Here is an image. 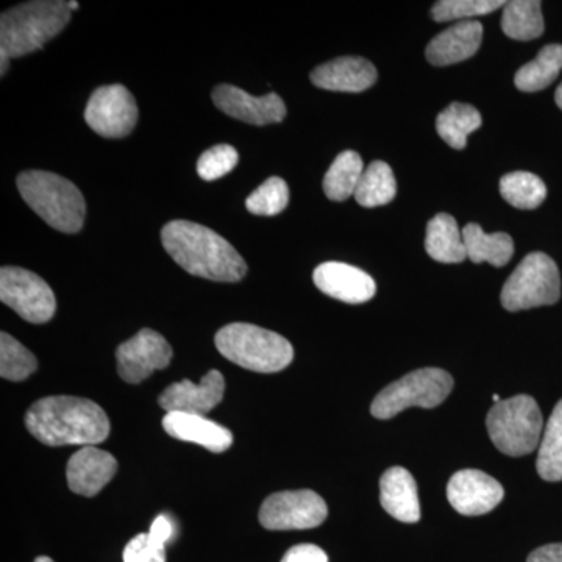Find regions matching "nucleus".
Listing matches in <instances>:
<instances>
[{
  "instance_id": "1",
  "label": "nucleus",
  "mask_w": 562,
  "mask_h": 562,
  "mask_svg": "<svg viewBox=\"0 0 562 562\" xmlns=\"http://www.w3.org/2000/svg\"><path fill=\"white\" fill-rule=\"evenodd\" d=\"M161 243L169 257L194 277L222 283H236L247 273L238 250L216 232L190 221H172L161 231Z\"/></svg>"
},
{
  "instance_id": "2",
  "label": "nucleus",
  "mask_w": 562,
  "mask_h": 562,
  "mask_svg": "<svg viewBox=\"0 0 562 562\" xmlns=\"http://www.w3.org/2000/svg\"><path fill=\"white\" fill-rule=\"evenodd\" d=\"M27 430L44 446H95L110 436L105 412L92 401L52 395L33 403L25 414Z\"/></svg>"
},
{
  "instance_id": "3",
  "label": "nucleus",
  "mask_w": 562,
  "mask_h": 562,
  "mask_svg": "<svg viewBox=\"0 0 562 562\" xmlns=\"http://www.w3.org/2000/svg\"><path fill=\"white\" fill-rule=\"evenodd\" d=\"M70 22L68 2L36 0L3 11L0 18V50L10 58L24 57L60 35Z\"/></svg>"
},
{
  "instance_id": "4",
  "label": "nucleus",
  "mask_w": 562,
  "mask_h": 562,
  "mask_svg": "<svg viewBox=\"0 0 562 562\" xmlns=\"http://www.w3.org/2000/svg\"><path fill=\"white\" fill-rule=\"evenodd\" d=\"M18 190L36 214L61 233H77L85 224L87 203L79 188L54 172L25 171L18 176Z\"/></svg>"
},
{
  "instance_id": "5",
  "label": "nucleus",
  "mask_w": 562,
  "mask_h": 562,
  "mask_svg": "<svg viewBox=\"0 0 562 562\" xmlns=\"http://www.w3.org/2000/svg\"><path fill=\"white\" fill-rule=\"evenodd\" d=\"M214 342L222 357L251 372H280L294 360V349L286 338L244 322L225 325Z\"/></svg>"
},
{
  "instance_id": "6",
  "label": "nucleus",
  "mask_w": 562,
  "mask_h": 562,
  "mask_svg": "<svg viewBox=\"0 0 562 562\" xmlns=\"http://www.w3.org/2000/svg\"><path fill=\"white\" fill-rule=\"evenodd\" d=\"M491 441L508 457H525L539 449L543 419L538 402L530 395H516L495 403L486 417Z\"/></svg>"
},
{
  "instance_id": "7",
  "label": "nucleus",
  "mask_w": 562,
  "mask_h": 562,
  "mask_svg": "<svg viewBox=\"0 0 562 562\" xmlns=\"http://www.w3.org/2000/svg\"><path fill=\"white\" fill-rule=\"evenodd\" d=\"M560 299V271L557 262L542 251L527 255L502 290L503 308L513 313L554 305Z\"/></svg>"
},
{
  "instance_id": "8",
  "label": "nucleus",
  "mask_w": 562,
  "mask_h": 562,
  "mask_svg": "<svg viewBox=\"0 0 562 562\" xmlns=\"http://www.w3.org/2000/svg\"><path fill=\"white\" fill-rule=\"evenodd\" d=\"M452 390L453 379L449 372L438 368L419 369L384 387L372 402L371 413L376 419L387 420L412 406L436 408Z\"/></svg>"
},
{
  "instance_id": "9",
  "label": "nucleus",
  "mask_w": 562,
  "mask_h": 562,
  "mask_svg": "<svg viewBox=\"0 0 562 562\" xmlns=\"http://www.w3.org/2000/svg\"><path fill=\"white\" fill-rule=\"evenodd\" d=\"M0 301L32 324H46L57 312L49 284L36 273L13 266L0 271Z\"/></svg>"
},
{
  "instance_id": "10",
  "label": "nucleus",
  "mask_w": 562,
  "mask_h": 562,
  "mask_svg": "<svg viewBox=\"0 0 562 562\" xmlns=\"http://www.w3.org/2000/svg\"><path fill=\"white\" fill-rule=\"evenodd\" d=\"M327 516V503L308 490L277 492L260 509V522L271 531L310 530L324 524Z\"/></svg>"
},
{
  "instance_id": "11",
  "label": "nucleus",
  "mask_w": 562,
  "mask_h": 562,
  "mask_svg": "<svg viewBox=\"0 0 562 562\" xmlns=\"http://www.w3.org/2000/svg\"><path fill=\"white\" fill-rule=\"evenodd\" d=\"M85 121L103 138H124L138 122L135 98L122 85L98 88L88 101Z\"/></svg>"
},
{
  "instance_id": "12",
  "label": "nucleus",
  "mask_w": 562,
  "mask_h": 562,
  "mask_svg": "<svg viewBox=\"0 0 562 562\" xmlns=\"http://www.w3.org/2000/svg\"><path fill=\"white\" fill-rule=\"evenodd\" d=\"M117 373L125 383L138 384L151 373L168 368L172 349L160 333L143 328L116 350Z\"/></svg>"
},
{
  "instance_id": "13",
  "label": "nucleus",
  "mask_w": 562,
  "mask_h": 562,
  "mask_svg": "<svg viewBox=\"0 0 562 562\" xmlns=\"http://www.w3.org/2000/svg\"><path fill=\"white\" fill-rule=\"evenodd\" d=\"M505 497L497 480L476 469L454 473L447 486L450 505L462 516H482L491 513Z\"/></svg>"
},
{
  "instance_id": "14",
  "label": "nucleus",
  "mask_w": 562,
  "mask_h": 562,
  "mask_svg": "<svg viewBox=\"0 0 562 562\" xmlns=\"http://www.w3.org/2000/svg\"><path fill=\"white\" fill-rule=\"evenodd\" d=\"M213 102L222 113L228 114L233 120L251 125L277 124L286 116V106L276 92L255 98L241 88L220 85L214 88Z\"/></svg>"
},
{
  "instance_id": "15",
  "label": "nucleus",
  "mask_w": 562,
  "mask_h": 562,
  "mask_svg": "<svg viewBox=\"0 0 562 562\" xmlns=\"http://www.w3.org/2000/svg\"><path fill=\"white\" fill-rule=\"evenodd\" d=\"M225 380L220 371H210L194 384L190 380L173 383L161 392L158 403L166 413H184L206 416L224 398Z\"/></svg>"
},
{
  "instance_id": "16",
  "label": "nucleus",
  "mask_w": 562,
  "mask_h": 562,
  "mask_svg": "<svg viewBox=\"0 0 562 562\" xmlns=\"http://www.w3.org/2000/svg\"><path fill=\"white\" fill-rule=\"evenodd\" d=\"M314 284L336 301L358 305L373 299L376 284L372 277L346 262L328 261L317 266Z\"/></svg>"
},
{
  "instance_id": "17",
  "label": "nucleus",
  "mask_w": 562,
  "mask_h": 562,
  "mask_svg": "<svg viewBox=\"0 0 562 562\" xmlns=\"http://www.w3.org/2000/svg\"><path fill=\"white\" fill-rule=\"evenodd\" d=\"M117 472L113 454L94 446L81 447L66 468L69 490L83 497H94Z\"/></svg>"
},
{
  "instance_id": "18",
  "label": "nucleus",
  "mask_w": 562,
  "mask_h": 562,
  "mask_svg": "<svg viewBox=\"0 0 562 562\" xmlns=\"http://www.w3.org/2000/svg\"><path fill=\"white\" fill-rule=\"evenodd\" d=\"M376 69L371 61L361 57H341L317 66L313 70L314 87L336 92H362L373 87Z\"/></svg>"
},
{
  "instance_id": "19",
  "label": "nucleus",
  "mask_w": 562,
  "mask_h": 562,
  "mask_svg": "<svg viewBox=\"0 0 562 562\" xmlns=\"http://www.w3.org/2000/svg\"><path fill=\"white\" fill-rule=\"evenodd\" d=\"M482 41V22L460 21L432 38L425 55L432 66L442 68V66L469 60L479 52Z\"/></svg>"
},
{
  "instance_id": "20",
  "label": "nucleus",
  "mask_w": 562,
  "mask_h": 562,
  "mask_svg": "<svg viewBox=\"0 0 562 562\" xmlns=\"http://www.w3.org/2000/svg\"><path fill=\"white\" fill-rule=\"evenodd\" d=\"M162 428L179 441L198 443L213 453L231 449L233 435L228 428L198 414L168 413L162 419Z\"/></svg>"
},
{
  "instance_id": "21",
  "label": "nucleus",
  "mask_w": 562,
  "mask_h": 562,
  "mask_svg": "<svg viewBox=\"0 0 562 562\" xmlns=\"http://www.w3.org/2000/svg\"><path fill=\"white\" fill-rule=\"evenodd\" d=\"M380 502L384 512L405 524L420 520L419 491L412 473L403 468H391L380 480Z\"/></svg>"
},
{
  "instance_id": "22",
  "label": "nucleus",
  "mask_w": 562,
  "mask_h": 562,
  "mask_svg": "<svg viewBox=\"0 0 562 562\" xmlns=\"http://www.w3.org/2000/svg\"><path fill=\"white\" fill-rule=\"evenodd\" d=\"M425 250L432 260L454 265L468 258L462 231L450 214L441 213L428 222Z\"/></svg>"
},
{
  "instance_id": "23",
  "label": "nucleus",
  "mask_w": 562,
  "mask_h": 562,
  "mask_svg": "<svg viewBox=\"0 0 562 562\" xmlns=\"http://www.w3.org/2000/svg\"><path fill=\"white\" fill-rule=\"evenodd\" d=\"M465 251L472 262H490L495 268H503L512 261L514 243L508 233H487L479 224H468L462 228Z\"/></svg>"
},
{
  "instance_id": "24",
  "label": "nucleus",
  "mask_w": 562,
  "mask_h": 562,
  "mask_svg": "<svg viewBox=\"0 0 562 562\" xmlns=\"http://www.w3.org/2000/svg\"><path fill=\"white\" fill-rule=\"evenodd\" d=\"M542 3L539 0H513L503 7L502 29L508 38L531 41L542 35Z\"/></svg>"
},
{
  "instance_id": "25",
  "label": "nucleus",
  "mask_w": 562,
  "mask_h": 562,
  "mask_svg": "<svg viewBox=\"0 0 562 562\" xmlns=\"http://www.w3.org/2000/svg\"><path fill=\"white\" fill-rule=\"evenodd\" d=\"M561 69L562 46L561 44H549V46L542 47L535 60L517 70L514 83H516L517 90L524 92L542 91L557 80Z\"/></svg>"
},
{
  "instance_id": "26",
  "label": "nucleus",
  "mask_w": 562,
  "mask_h": 562,
  "mask_svg": "<svg viewBox=\"0 0 562 562\" xmlns=\"http://www.w3.org/2000/svg\"><path fill=\"white\" fill-rule=\"evenodd\" d=\"M483 117L475 106L468 103H452L436 120V131L453 149H464L468 136L482 127Z\"/></svg>"
},
{
  "instance_id": "27",
  "label": "nucleus",
  "mask_w": 562,
  "mask_h": 562,
  "mask_svg": "<svg viewBox=\"0 0 562 562\" xmlns=\"http://www.w3.org/2000/svg\"><path fill=\"white\" fill-rule=\"evenodd\" d=\"M364 165L360 155L353 150H346L336 157L330 169L324 177V192L330 201L344 202L355 195L360 183Z\"/></svg>"
},
{
  "instance_id": "28",
  "label": "nucleus",
  "mask_w": 562,
  "mask_h": 562,
  "mask_svg": "<svg viewBox=\"0 0 562 562\" xmlns=\"http://www.w3.org/2000/svg\"><path fill=\"white\" fill-rule=\"evenodd\" d=\"M397 194V181L391 166L384 161H373L362 172L353 198L364 209L387 205Z\"/></svg>"
},
{
  "instance_id": "29",
  "label": "nucleus",
  "mask_w": 562,
  "mask_h": 562,
  "mask_svg": "<svg viewBox=\"0 0 562 562\" xmlns=\"http://www.w3.org/2000/svg\"><path fill=\"white\" fill-rule=\"evenodd\" d=\"M536 469L546 482L562 480V401L557 403L543 428Z\"/></svg>"
},
{
  "instance_id": "30",
  "label": "nucleus",
  "mask_w": 562,
  "mask_h": 562,
  "mask_svg": "<svg viewBox=\"0 0 562 562\" xmlns=\"http://www.w3.org/2000/svg\"><path fill=\"white\" fill-rule=\"evenodd\" d=\"M501 194L514 209L535 210L546 201L547 187L536 173L512 172L502 177Z\"/></svg>"
},
{
  "instance_id": "31",
  "label": "nucleus",
  "mask_w": 562,
  "mask_h": 562,
  "mask_svg": "<svg viewBox=\"0 0 562 562\" xmlns=\"http://www.w3.org/2000/svg\"><path fill=\"white\" fill-rule=\"evenodd\" d=\"M38 368L35 355L3 331L0 335V375L10 382H24Z\"/></svg>"
},
{
  "instance_id": "32",
  "label": "nucleus",
  "mask_w": 562,
  "mask_h": 562,
  "mask_svg": "<svg viewBox=\"0 0 562 562\" xmlns=\"http://www.w3.org/2000/svg\"><path fill=\"white\" fill-rule=\"evenodd\" d=\"M290 202V188L280 177H271L247 198L246 206L257 216H277Z\"/></svg>"
},
{
  "instance_id": "33",
  "label": "nucleus",
  "mask_w": 562,
  "mask_h": 562,
  "mask_svg": "<svg viewBox=\"0 0 562 562\" xmlns=\"http://www.w3.org/2000/svg\"><path fill=\"white\" fill-rule=\"evenodd\" d=\"M505 5L502 0H441L435 3L431 14L438 22L464 21L490 14Z\"/></svg>"
},
{
  "instance_id": "34",
  "label": "nucleus",
  "mask_w": 562,
  "mask_h": 562,
  "mask_svg": "<svg viewBox=\"0 0 562 562\" xmlns=\"http://www.w3.org/2000/svg\"><path fill=\"white\" fill-rule=\"evenodd\" d=\"M238 151L228 144H217L203 151L198 161V173L202 180L214 181L227 176L238 165Z\"/></svg>"
},
{
  "instance_id": "35",
  "label": "nucleus",
  "mask_w": 562,
  "mask_h": 562,
  "mask_svg": "<svg viewBox=\"0 0 562 562\" xmlns=\"http://www.w3.org/2000/svg\"><path fill=\"white\" fill-rule=\"evenodd\" d=\"M124 562H166V543L150 532H139L125 546Z\"/></svg>"
},
{
  "instance_id": "36",
  "label": "nucleus",
  "mask_w": 562,
  "mask_h": 562,
  "mask_svg": "<svg viewBox=\"0 0 562 562\" xmlns=\"http://www.w3.org/2000/svg\"><path fill=\"white\" fill-rule=\"evenodd\" d=\"M281 562H328L327 553L313 543L292 547Z\"/></svg>"
},
{
  "instance_id": "37",
  "label": "nucleus",
  "mask_w": 562,
  "mask_h": 562,
  "mask_svg": "<svg viewBox=\"0 0 562 562\" xmlns=\"http://www.w3.org/2000/svg\"><path fill=\"white\" fill-rule=\"evenodd\" d=\"M527 562H562V543L539 547L528 557Z\"/></svg>"
},
{
  "instance_id": "38",
  "label": "nucleus",
  "mask_w": 562,
  "mask_h": 562,
  "mask_svg": "<svg viewBox=\"0 0 562 562\" xmlns=\"http://www.w3.org/2000/svg\"><path fill=\"white\" fill-rule=\"evenodd\" d=\"M0 60H2V66H0V72H2V76H5L7 70H9V61H10V55L7 54V52L0 50Z\"/></svg>"
},
{
  "instance_id": "39",
  "label": "nucleus",
  "mask_w": 562,
  "mask_h": 562,
  "mask_svg": "<svg viewBox=\"0 0 562 562\" xmlns=\"http://www.w3.org/2000/svg\"><path fill=\"white\" fill-rule=\"evenodd\" d=\"M554 101H557V105L562 110V83L558 87L557 94H554Z\"/></svg>"
},
{
  "instance_id": "40",
  "label": "nucleus",
  "mask_w": 562,
  "mask_h": 562,
  "mask_svg": "<svg viewBox=\"0 0 562 562\" xmlns=\"http://www.w3.org/2000/svg\"><path fill=\"white\" fill-rule=\"evenodd\" d=\"M70 11L79 10V2H68Z\"/></svg>"
},
{
  "instance_id": "41",
  "label": "nucleus",
  "mask_w": 562,
  "mask_h": 562,
  "mask_svg": "<svg viewBox=\"0 0 562 562\" xmlns=\"http://www.w3.org/2000/svg\"><path fill=\"white\" fill-rule=\"evenodd\" d=\"M35 562H54L50 560V558H47V557H40V558H36Z\"/></svg>"
}]
</instances>
